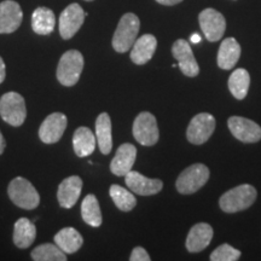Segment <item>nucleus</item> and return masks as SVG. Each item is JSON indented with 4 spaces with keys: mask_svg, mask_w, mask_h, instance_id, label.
<instances>
[{
    "mask_svg": "<svg viewBox=\"0 0 261 261\" xmlns=\"http://www.w3.org/2000/svg\"><path fill=\"white\" fill-rule=\"evenodd\" d=\"M159 4L161 5H167V6H172V5H177L179 3H181L182 0H156Z\"/></svg>",
    "mask_w": 261,
    "mask_h": 261,
    "instance_id": "473e14b6",
    "label": "nucleus"
},
{
    "mask_svg": "<svg viewBox=\"0 0 261 261\" xmlns=\"http://www.w3.org/2000/svg\"><path fill=\"white\" fill-rule=\"evenodd\" d=\"M5 148H6V142H5L4 137H3V135H2V132H0V155L4 152Z\"/></svg>",
    "mask_w": 261,
    "mask_h": 261,
    "instance_id": "72a5a7b5",
    "label": "nucleus"
},
{
    "mask_svg": "<svg viewBox=\"0 0 261 261\" xmlns=\"http://www.w3.org/2000/svg\"><path fill=\"white\" fill-rule=\"evenodd\" d=\"M37 237V227L27 218H21L15 223L14 243L16 247L24 249L31 247Z\"/></svg>",
    "mask_w": 261,
    "mask_h": 261,
    "instance_id": "b1692460",
    "label": "nucleus"
},
{
    "mask_svg": "<svg viewBox=\"0 0 261 261\" xmlns=\"http://www.w3.org/2000/svg\"><path fill=\"white\" fill-rule=\"evenodd\" d=\"M0 116L6 123L19 127L27 117L24 98L17 92H8L0 98Z\"/></svg>",
    "mask_w": 261,
    "mask_h": 261,
    "instance_id": "39448f33",
    "label": "nucleus"
},
{
    "mask_svg": "<svg viewBox=\"0 0 261 261\" xmlns=\"http://www.w3.org/2000/svg\"><path fill=\"white\" fill-rule=\"evenodd\" d=\"M255 188L249 184H242L225 192L219 200L220 208L225 213H237L249 208L256 200Z\"/></svg>",
    "mask_w": 261,
    "mask_h": 261,
    "instance_id": "f257e3e1",
    "label": "nucleus"
},
{
    "mask_svg": "<svg viewBox=\"0 0 261 261\" xmlns=\"http://www.w3.org/2000/svg\"><path fill=\"white\" fill-rule=\"evenodd\" d=\"M137 149L130 143H125L120 145L115 156L110 163V171L117 177H125L127 173L132 171L133 165L136 162Z\"/></svg>",
    "mask_w": 261,
    "mask_h": 261,
    "instance_id": "f3484780",
    "label": "nucleus"
},
{
    "mask_svg": "<svg viewBox=\"0 0 261 261\" xmlns=\"http://www.w3.org/2000/svg\"><path fill=\"white\" fill-rule=\"evenodd\" d=\"M84 9L79 4L74 3L67 6L60 16V34L64 40H69L79 32L81 25L84 24L85 17Z\"/></svg>",
    "mask_w": 261,
    "mask_h": 261,
    "instance_id": "9d476101",
    "label": "nucleus"
},
{
    "mask_svg": "<svg viewBox=\"0 0 261 261\" xmlns=\"http://www.w3.org/2000/svg\"><path fill=\"white\" fill-rule=\"evenodd\" d=\"M210 179V169L203 163H195L180 173L175 182L177 190L182 195L198 191Z\"/></svg>",
    "mask_w": 261,
    "mask_h": 261,
    "instance_id": "423d86ee",
    "label": "nucleus"
},
{
    "mask_svg": "<svg viewBox=\"0 0 261 261\" xmlns=\"http://www.w3.org/2000/svg\"><path fill=\"white\" fill-rule=\"evenodd\" d=\"M86 2H93V0H86Z\"/></svg>",
    "mask_w": 261,
    "mask_h": 261,
    "instance_id": "c9c22d12",
    "label": "nucleus"
},
{
    "mask_svg": "<svg viewBox=\"0 0 261 261\" xmlns=\"http://www.w3.org/2000/svg\"><path fill=\"white\" fill-rule=\"evenodd\" d=\"M83 190V180L77 175L65 178L58 187L57 198L62 208L70 210L76 204Z\"/></svg>",
    "mask_w": 261,
    "mask_h": 261,
    "instance_id": "dca6fc26",
    "label": "nucleus"
},
{
    "mask_svg": "<svg viewBox=\"0 0 261 261\" xmlns=\"http://www.w3.org/2000/svg\"><path fill=\"white\" fill-rule=\"evenodd\" d=\"M250 85L249 73L246 69H236L228 77V89L232 96L238 100H242L247 97Z\"/></svg>",
    "mask_w": 261,
    "mask_h": 261,
    "instance_id": "bb28decb",
    "label": "nucleus"
},
{
    "mask_svg": "<svg viewBox=\"0 0 261 261\" xmlns=\"http://www.w3.org/2000/svg\"><path fill=\"white\" fill-rule=\"evenodd\" d=\"M227 126L234 138L242 143H256L261 139V127L246 117L231 116Z\"/></svg>",
    "mask_w": 261,
    "mask_h": 261,
    "instance_id": "9b49d317",
    "label": "nucleus"
},
{
    "mask_svg": "<svg viewBox=\"0 0 261 261\" xmlns=\"http://www.w3.org/2000/svg\"><path fill=\"white\" fill-rule=\"evenodd\" d=\"M198 21L208 41L215 42L223 38L226 29V21L219 11L214 9H205L198 16Z\"/></svg>",
    "mask_w": 261,
    "mask_h": 261,
    "instance_id": "1a4fd4ad",
    "label": "nucleus"
},
{
    "mask_svg": "<svg viewBox=\"0 0 261 261\" xmlns=\"http://www.w3.org/2000/svg\"><path fill=\"white\" fill-rule=\"evenodd\" d=\"M241 56V46L234 38H226L218 52V65L224 70L232 69Z\"/></svg>",
    "mask_w": 261,
    "mask_h": 261,
    "instance_id": "aec40b11",
    "label": "nucleus"
},
{
    "mask_svg": "<svg viewBox=\"0 0 261 261\" xmlns=\"http://www.w3.org/2000/svg\"><path fill=\"white\" fill-rule=\"evenodd\" d=\"M81 215L85 223L92 227H99L103 218L97 197L92 194L87 195L81 203Z\"/></svg>",
    "mask_w": 261,
    "mask_h": 261,
    "instance_id": "a878e982",
    "label": "nucleus"
},
{
    "mask_svg": "<svg viewBox=\"0 0 261 261\" xmlns=\"http://www.w3.org/2000/svg\"><path fill=\"white\" fill-rule=\"evenodd\" d=\"M74 151L79 158H87L96 149V137L87 127H79L73 136Z\"/></svg>",
    "mask_w": 261,
    "mask_h": 261,
    "instance_id": "4be33fe9",
    "label": "nucleus"
},
{
    "mask_svg": "<svg viewBox=\"0 0 261 261\" xmlns=\"http://www.w3.org/2000/svg\"><path fill=\"white\" fill-rule=\"evenodd\" d=\"M84 69V56L76 50H69L62 55L57 67V80L63 86H74L80 79Z\"/></svg>",
    "mask_w": 261,
    "mask_h": 261,
    "instance_id": "20e7f679",
    "label": "nucleus"
},
{
    "mask_svg": "<svg viewBox=\"0 0 261 261\" xmlns=\"http://www.w3.org/2000/svg\"><path fill=\"white\" fill-rule=\"evenodd\" d=\"M8 194L10 200L23 210H34L40 203V196L37 189L25 178L16 177L12 179L9 184Z\"/></svg>",
    "mask_w": 261,
    "mask_h": 261,
    "instance_id": "7ed1b4c3",
    "label": "nucleus"
},
{
    "mask_svg": "<svg viewBox=\"0 0 261 261\" xmlns=\"http://www.w3.org/2000/svg\"><path fill=\"white\" fill-rule=\"evenodd\" d=\"M110 197L113 198L114 203L116 207L122 212H129L136 207L137 200L135 195L129 192L127 189L120 187V185L114 184L109 189Z\"/></svg>",
    "mask_w": 261,
    "mask_h": 261,
    "instance_id": "cd10ccee",
    "label": "nucleus"
},
{
    "mask_svg": "<svg viewBox=\"0 0 261 261\" xmlns=\"http://www.w3.org/2000/svg\"><path fill=\"white\" fill-rule=\"evenodd\" d=\"M156 47H158V40L154 35L144 34L143 37L137 39L130 51V60L133 63L142 65L148 63L154 56Z\"/></svg>",
    "mask_w": 261,
    "mask_h": 261,
    "instance_id": "6ab92c4d",
    "label": "nucleus"
},
{
    "mask_svg": "<svg viewBox=\"0 0 261 261\" xmlns=\"http://www.w3.org/2000/svg\"><path fill=\"white\" fill-rule=\"evenodd\" d=\"M140 21L135 14H125L120 19L113 37V47L119 54L129 51L137 40Z\"/></svg>",
    "mask_w": 261,
    "mask_h": 261,
    "instance_id": "f03ea898",
    "label": "nucleus"
},
{
    "mask_svg": "<svg viewBox=\"0 0 261 261\" xmlns=\"http://www.w3.org/2000/svg\"><path fill=\"white\" fill-rule=\"evenodd\" d=\"M96 137L100 152L104 155L110 154L113 149L112 120L109 114L102 113L96 120Z\"/></svg>",
    "mask_w": 261,
    "mask_h": 261,
    "instance_id": "412c9836",
    "label": "nucleus"
},
{
    "mask_svg": "<svg viewBox=\"0 0 261 261\" xmlns=\"http://www.w3.org/2000/svg\"><path fill=\"white\" fill-rule=\"evenodd\" d=\"M23 19V12L18 3L5 0L0 3V34H11L16 32Z\"/></svg>",
    "mask_w": 261,
    "mask_h": 261,
    "instance_id": "4468645a",
    "label": "nucleus"
},
{
    "mask_svg": "<svg viewBox=\"0 0 261 261\" xmlns=\"http://www.w3.org/2000/svg\"><path fill=\"white\" fill-rule=\"evenodd\" d=\"M32 259L35 261H65L67 254L57 244L44 243L32 252Z\"/></svg>",
    "mask_w": 261,
    "mask_h": 261,
    "instance_id": "c85d7f7f",
    "label": "nucleus"
},
{
    "mask_svg": "<svg viewBox=\"0 0 261 261\" xmlns=\"http://www.w3.org/2000/svg\"><path fill=\"white\" fill-rule=\"evenodd\" d=\"M215 129V119L208 113H200L192 117L187 129V138L196 145L203 144L211 138Z\"/></svg>",
    "mask_w": 261,
    "mask_h": 261,
    "instance_id": "6e6552de",
    "label": "nucleus"
},
{
    "mask_svg": "<svg viewBox=\"0 0 261 261\" xmlns=\"http://www.w3.org/2000/svg\"><path fill=\"white\" fill-rule=\"evenodd\" d=\"M6 76V68H5V63L3 61V58L0 57V84L5 80Z\"/></svg>",
    "mask_w": 261,
    "mask_h": 261,
    "instance_id": "2f4dec72",
    "label": "nucleus"
},
{
    "mask_svg": "<svg viewBox=\"0 0 261 261\" xmlns=\"http://www.w3.org/2000/svg\"><path fill=\"white\" fill-rule=\"evenodd\" d=\"M133 137L140 145L152 146L158 143L160 132L155 116L148 112L140 113L133 122Z\"/></svg>",
    "mask_w": 261,
    "mask_h": 261,
    "instance_id": "0eeeda50",
    "label": "nucleus"
},
{
    "mask_svg": "<svg viewBox=\"0 0 261 261\" xmlns=\"http://www.w3.org/2000/svg\"><path fill=\"white\" fill-rule=\"evenodd\" d=\"M130 261H149L150 256L143 247H136L129 256Z\"/></svg>",
    "mask_w": 261,
    "mask_h": 261,
    "instance_id": "7c9ffc66",
    "label": "nucleus"
},
{
    "mask_svg": "<svg viewBox=\"0 0 261 261\" xmlns=\"http://www.w3.org/2000/svg\"><path fill=\"white\" fill-rule=\"evenodd\" d=\"M172 54L173 57L178 61V65L182 74L189 77L197 76L200 73V67L195 60L191 46L188 41L182 39L175 41L172 46Z\"/></svg>",
    "mask_w": 261,
    "mask_h": 261,
    "instance_id": "ddd939ff",
    "label": "nucleus"
},
{
    "mask_svg": "<svg viewBox=\"0 0 261 261\" xmlns=\"http://www.w3.org/2000/svg\"><path fill=\"white\" fill-rule=\"evenodd\" d=\"M190 41L192 42V44H198V42L201 41V35L197 34V33H195V34L191 35Z\"/></svg>",
    "mask_w": 261,
    "mask_h": 261,
    "instance_id": "f704fd0d",
    "label": "nucleus"
},
{
    "mask_svg": "<svg viewBox=\"0 0 261 261\" xmlns=\"http://www.w3.org/2000/svg\"><path fill=\"white\" fill-rule=\"evenodd\" d=\"M126 185L135 194L140 196H151L162 190L163 182L160 179L146 178L139 172L130 171L125 175Z\"/></svg>",
    "mask_w": 261,
    "mask_h": 261,
    "instance_id": "2eb2a0df",
    "label": "nucleus"
},
{
    "mask_svg": "<svg viewBox=\"0 0 261 261\" xmlns=\"http://www.w3.org/2000/svg\"><path fill=\"white\" fill-rule=\"evenodd\" d=\"M213 227L207 223L196 224L189 231L187 237V249L190 253H200L205 249L213 240Z\"/></svg>",
    "mask_w": 261,
    "mask_h": 261,
    "instance_id": "a211bd4d",
    "label": "nucleus"
},
{
    "mask_svg": "<svg viewBox=\"0 0 261 261\" xmlns=\"http://www.w3.org/2000/svg\"><path fill=\"white\" fill-rule=\"evenodd\" d=\"M241 257V252L230 244H221L211 254L212 261H236Z\"/></svg>",
    "mask_w": 261,
    "mask_h": 261,
    "instance_id": "c756f323",
    "label": "nucleus"
},
{
    "mask_svg": "<svg viewBox=\"0 0 261 261\" xmlns=\"http://www.w3.org/2000/svg\"><path fill=\"white\" fill-rule=\"evenodd\" d=\"M56 17L51 9L38 8L32 15V28L39 35H48L54 32Z\"/></svg>",
    "mask_w": 261,
    "mask_h": 261,
    "instance_id": "393cba45",
    "label": "nucleus"
},
{
    "mask_svg": "<svg viewBox=\"0 0 261 261\" xmlns=\"http://www.w3.org/2000/svg\"><path fill=\"white\" fill-rule=\"evenodd\" d=\"M55 243L61 248L65 254L76 253L83 247L84 238L79 231L74 227H64L58 231L55 236Z\"/></svg>",
    "mask_w": 261,
    "mask_h": 261,
    "instance_id": "5701e85b",
    "label": "nucleus"
},
{
    "mask_svg": "<svg viewBox=\"0 0 261 261\" xmlns=\"http://www.w3.org/2000/svg\"><path fill=\"white\" fill-rule=\"evenodd\" d=\"M67 116L62 113H54L48 115L41 123L39 128V137L41 142L46 144H54L62 138L65 128H67Z\"/></svg>",
    "mask_w": 261,
    "mask_h": 261,
    "instance_id": "f8f14e48",
    "label": "nucleus"
}]
</instances>
